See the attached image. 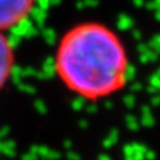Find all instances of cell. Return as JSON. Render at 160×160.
<instances>
[{
  "label": "cell",
  "instance_id": "1",
  "mask_svg": "<svg viewBox=\"0 0 160 160\" xmlns=\"http://www.w3.org/2000/svg\"><path fill=\"white\" fill-rule=\"evenodd\" d=\"M129 66L123 40L100 22H83L66 31L53 59L55 73L63 86L88 102L123 91Z\"/></svg>",
  "mask_w": 160,
  "mask_h": 160
},
{
  "label": "cell",
  "instance_id": "2",
  "mask_svg": "<svg viewBox=\"0 0 160 160\" xmlns=\"http://www.w3.org/2000/svg\"><path fill=\"white\" fill-rule=\"evenodd\" d=\"M36 0H0V31L12 29L26 20Z\"/></svg>",
  "mask_w": 160,
  "mask_h": 160
},
{
  "label": "cell",
  "instance_id": "3",
  "mask_svg": "<svg viewBox=\"0 0 160 160\" xmlns=\"http://www.w3.org/2000/svg\"><path fill=\"white\" fill-rule=\"evenodd\" d=\"M15 68V49L12 43L0 31V91L11 79Z\"/></svg>",
  "mask_w": 160,
  "mask_h": 160
}]
</instances>
